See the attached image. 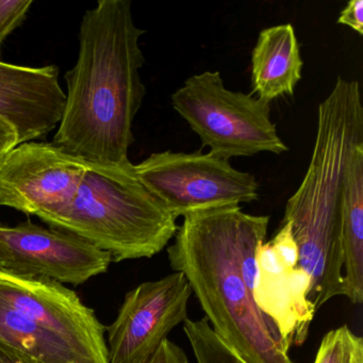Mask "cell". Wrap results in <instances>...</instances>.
<instances>
[{
    "label": "cell",
    "mask_w": 363,
    "mask_h": 363,
    "mask_svg": "<svg viewBox=\"0 0 363 363\" xmlns=\"http://www.w3.org/2000/svg\"><path fill=\"white\" fill-rule=\"evenodd\" d=\"M269 224V216L246 213L241 206L189 214L167 258L188 280L212 330L246 362L295 363L291 346L254 297L256 250Z\"/></svg>",
    "instance_id": "obj_1"
},
{
    "label": "cell",
    "mask_w": 363,
    "mask_h": 363,
    "mask_svg": "<svg viewBox=\"0 0 363 363\" xmlns=\"http://www.w3.org/2000/svg\"><path fill=\"white\" fill-rule=\"evenodd\" d=\"M130 0H99L80 24L77 62L65 75L67 93L52 143L104 167L130 164L133 124L143 104L145 57Z\"/></svg>",
    "instance_id": "obj_2"
},
{
    "label": "cell",
    "mask_w": 363,
    "mask_h": 363,
    "mask_svg": "<svg viewBox=\"0 0 363 363\" xmlns=\"http://www.w3.org/2000/svg\"><path fill=\"white\" fill-rule=\"evenodd\" d=\"M363 139V103L357 80L337 77L318 105L311 160L296 192L289 199L282 222L291 223L298 265L310 278L307 298L318 311L344 296L341 235L342 186L357 142Z\"/></svg>",
    "instance_id": "obj_3"
},
{
    "label": "cell",
    "mask_w": 363,
    "mask_h": 363,
    "mask_svg": "<svg viewBox=\"0 0 363 363\" xmlns=\"http://www.w3.org/2000/svg\"><path fill=\"white\" fill-rule=\"evenodd\" d=\"M176 220L139 182L133 163L104 167L88 162L71 203L43 222L86 240L120 262L162 252L175 237Z\"/></svg>",
    "instance_id": "obj_4"
},
{
    "label": "cell",
    "mask_w": 363,
    "mask_h": 363,
    "mask_svg": "<svg viewBox=\"0 0 363 363\" xmlns=\"http://www.w3.org/2000/svg\"><path fill=\"white\" fill-rule=\"evenodd\" d=\"M172 105L213 156L230 160L289 150L272 122L269 104L228 90L218 71L189 77L172 95Z\"/></svg>",
    "instance_id": "obj_5"
},
{
    "label": "cell",
    "mask_w": 363,
    "mask_h": 363,
    "mask_svg": "<svg viewBox=\"0 0 363 363\" xmlns=\"http://www.w3.org/2000/svg\"><path fill=\"white\" fill-rule=\"evenodd\" d=\"M135 172L176 218L259 199V184L252 174L238 171L230 161L211 154L155 152L135 165Z\"/></svg>",
    "instance_id": "obj_6"
},
{
    "label": "cell",
    "mask_w": 363,
    "mask_h": 363,
    "mask_svg": "<svg viewBox=\"0 0 363 363\" xmlns=\"http://www.w3.org/2000/svg\"><path fill=\"white\" fill-rule=\"evenodd\" d=\"M88 162L52 143L26 142L0 162V206L43 220L75 196Z\"/></svg>",
    "instance_id": "obj_7"
},
{
    "label": "cell",
    "mask_w": 363,
    "mask_h": 363,
    "mask_svg": "<svg viewBox=\"0 0 363 363\" xmlns=\"http://www.w3.org/2000/svg\"><path fill=\"white\" fill-rule=\"evenodd\" d=\"M109 252L65 231L31 222L0 224V271L79 286L108 271Z\"/></svg>",
    "instance_id": "obj_8"
},
{
    "label": "cell",
    "mask_w": 363,
    "mask_h": 363,
    "mask_svg": "<svg viewBox=\"0 0 363 363\" xmlns=\"http://www.w3.org/2000/svg\"><path fill=\"white\" fill-rule=\"evenodd\" d=\"M190 284L180 272L146 281L127 293L107 327L110 363H144L172 330L188 320Z\"/></svg>",
    "instance_id": "obj_9"
},
{
    "label": "cell",
    "mask_w": 363,
    "mask_h": 363,
    "mask_svg": "<svg viewBox=\"0 0 363 363\" xmlns=\"http://www.w3.org/2000/svg\"><path fill=\"white\" fill-rule=\"evenodd\" d=\"M65 105L58 67H20L0 61V118L16 129L18 145L52 133Z\"/></svg>",
    "instance_id": "obj_10"
},
{
    "label": "cell",
    "mask_w": 363,
    "mask_h": 363,
    "mask_svg": "<svg viewBox=\"0 0 363 363\" xmlns=\"http://www.w3.org/2000/svg\"><path fill=\"white\" fill-rule=\"evenodd\" d=\"M310 278L301 267L286 269L269 242L256 250L254 297L289 345L305 343L315 309L308 301Z\"/></svg>",
    "instance_id": "obj_11"
},
{
    "label": "cell",
    "mask_w": 363,
    "mask_h": 363,
    "mask_svg": "<svg viewBox=\"0 0 363 363\" xmlns=\"http://www.w3.org/2000/svg\"><path fill=\"white\" fill-rule=\"evenodd\" d=\"M303 61L291 24L263 29L252 52V94L269 104L294 94L301 79Z\"/></svg>",
    "instance_id": "obj_12"
},
{
    "label": "cell",
    "mask_w": 363,
    "mask_h": 363,
    "mask_svg": "<svg viewBox=\"0 0 363 363\" xmlns=\"http://www.w3.org/2000/svg\"><path fill=\"white\" fill-rule=\"evenodd\" d=\"M344 296L363 301V139L352 147L342 186Z\"/></svg>",
    "instance_id": "obj_13"
},
{
    "label": "cell",
    "mask_w": 363,
    "mask_h": 363,
    "mask_svg": "<svg viewBox=\"0 0 363 363\" xmlns=\"http://www.w3.org/2000/svg\"><path fill=\"white\" fill-rule=\"evenodd\" d=\"M0 342L33 363H96L28 312L0 301Z\"/></svg>",
    "instance_id": "obj_14"
},
{
    "label": "cell",
    "mask_w": 363,
    "mask_h": 363,
    "mask_svg": "<svg viewBox=\"0 0 363 363\" xmlns=\"http://www.w3.org/2000/svg\"><path fill=\"white\" fill-rule=\"evenodd\" d=\"M184 331L196 363H247L220 335L212 330L207 318L186 320Z\"/></svg>",
    "instance_id": "obj_15"
},
{
    "label": "cell",
    "mask_w": 363,
    "mask_h": 363,
    "mask_svg": "<svg viewBox=\"0 0 363 363\" xmlns=\"http://www.w3.org/2000/svg\"><path fill=\"white\" fill-rule=\"evenodd\" d=\"M313 363H363V339L347 325L323 337Z\"/></svg>",
    "instance_id": "obj_16"
},
{
    "label": "cell",
    "mask_w": 363,
    "mask_h": 363,
    "mask_svg": "<svg viewBox=\"0 0 363 363\" xmlns=\"http://www.w3.org/2000/svg\"><path fill=\"white\" fill-rule=\"evenodd\" d=\"M33 0H0V46L27 18Z\"/></svg>",
    "instance_id": "obj_17"
},
{
    "label": "cell",
    "mask_w": 363,
    "mask_h": 363,
    "mask_svg": "<svg viewBox=\"0 0 363 363\" xmlns=\"http://www.w3.org/2000/svg\"><path fill=\"white\" fill-rule=\"evenodd\" d=\"M269 243L286 269H292L298 265V247L293 235L291 223L281 222L280 228Z\"/></svg>",
    "instance_id": "obj_18"
},
{
    "label": "cell",
    "mask_w": 363,
    "mask_h": 363,
    "mask_svg": "<svg viewBox=\"0 0 363 363\" xmlns=\"http://www.w3.org/2000/svg\"><path fill=\"white\" fill-rule=\"evenodd\" d=\"M144 363H190V361L180 346L167 339Z\"/></svg>",
    "instance_id": "obj_19"
},
{
    "label": "cell",
    "mask_w": 363,
    "mask_h": 363,
    "mask_svg": "<svg viewBox=\"0 0 363 363\" xmlns=\"http://www.w3.org/2000/svg\"><path fill=\"white\" fill-rule=\"evenodd\" d=\"M337 23L350 27L359 35H363V0L348 1L340 13Z\"/></svg>",
    "instance_id": "obj_20"
},
{
    "label": "cell",
    "mask_w": 363,
    "mask_h": 363,
    "mask_svg": "<svg viewBox=\"0 0 363 363\" xmlns=\"http://www.w3.org/2000/svg\"><path fill=\"white\" fill-rule=\"evenodd\" d=\"M16 146H18V140L16 129L0 118V154H8Z\"/></svg>",
    "instance_id": "obj_21"
},
{
    "label": "cell",
    "mask_w": 363,
    "mask_h": 363,
    "mask_svg": "<svg viewBox=\"0 0 363 363\" xmlns=\"http://www.w3.org/2000/svg\"><path fill=\"white\" fill-rule=\"evenodd\" d=\"M0 363H33L10 346L0 342Z\"/></svg>",
    "instance_id": "obj_22"
},
{
    "label": "cell",
    "mask_w": 363,
    "mask_h": 363,
    "mask_svg": "<svg viewBox=\"0 0 363 363\" xmlns=\"http://www.w3.org/2000/svg\"><path fill=\"white\" fill-rule=\"evenodd\" d=\"M6 155H7V154H0V162H1V161H3L4 157H5Z\"/></svg>",
    "instance_id": "obj_23"
}]
</instances>
